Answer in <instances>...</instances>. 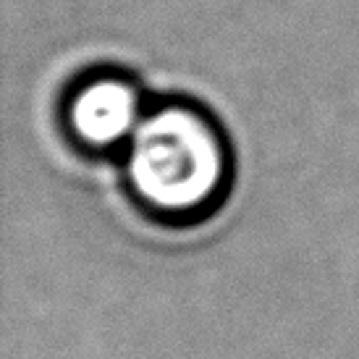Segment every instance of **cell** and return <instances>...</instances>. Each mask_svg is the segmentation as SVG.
<instances>
[{
  "instance_id": "1",
  "label": "cell",
  "mask_w": 359,
  "mask_h": 359,
  "mask_svg": "<svg viewBox=\"0 0 359 359\" xmlns=\"http://www.w3.org/2000/svg\"><path fill=\"white\" fill-rule=\"evenodd\" d=\"M226 165L218 129L184 102L150 108L126 142L131 187L158 212L202 210L223 187Z\"/></svg>"
},
{
  "instance_id": "2",
  "label": "cell",
  "mask_w": 359,
  "mask_h": 359,
  "mask_svg": "<svg viewBox=\"0 0 359 359\" xmlns=\"http://www.w3.org/2000/svg\"><path fill=\"white\" fill-rule=\"evenodd\" d=\"M137 84L126 76L102 74L84 81L69 102V123L76 140L95 150L126 144L144 118Z\"/></svg>"
}]
</instances>
